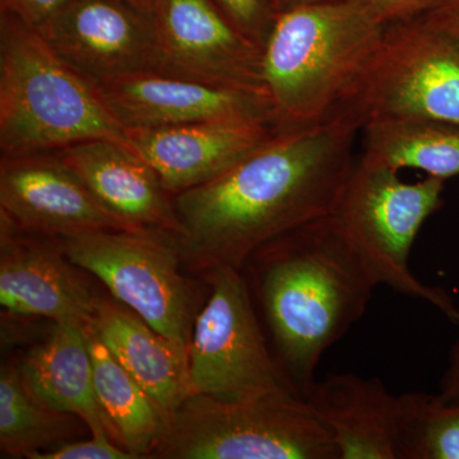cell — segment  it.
Returning <instances> with one entry per match:
<instances>
[{"mask_svg":"<svg viewBox=\"0 0 459 459\" xmlns=\"http://www.w3.org/2000/svg\"><path fill=\"white\" fill-rule=\"evenodd\" d=\"M360 132L342 115L276 132L220 177L175 195L181 259L205 272L241 270L268 241L333 212Z\"/></svg>","mask_w":459,"mask_h":459,"instance_id":"cell-1","label":"cell"},{"mask_svg":"<svg viewBox=\"0 0 459 459\" xmlns=\"http://www.w3.org/2000/svg\"><path fill=\"white\" fill-rule=\"evenodd\" d=\"M240 271L281 373L305 400L323 356L367 313L376 277L332 213L268 241Z\"/></svg>","mask_w":459,"mask_h":459,"instance_id":"cell-2","label":"cell"},{"mask_svg":"<svg viewBox=\"0 0 459 459\" xmlns=\"http://www.w3.org/2000/svg\"><path fill=\"white\" fill-rule=\"evenodd\" d=\"M367 0H334L277 14L262 48V80L277 132L327 122L385 36Z\"/></svg>","mask_w":459,"mask_h":459,"instance_id":"cell-3","label":"cell"},{"mask_svg":"<svg viewBox=\"0 0 459 459\" xmlns=\"http://www.w3.org/2000/svg\"><path fill=\"white\" fill-rule=\"evenodd\" d=\"M92 140L131 147L98 86L66 65L38 30L0 12L2 157Z\"/></svg>","mask_w":459,"mask_h":459,"instance_id":"cell-4","label":"cell"},{"mask_svg":"<svg viewBox=\"0 0 459 459\" xmlns=\"http://www.w3.org/2000/svg\"><path fill=\"white\" fill-rule=\"evenodd\" d=\"M151 458L340 459V453L307 401L277 392L234 402L190 395L170 413Z\"/></svg>","mask_w":459,"mask_h":459,"instance_id":"cell-5","label":"cell"},{"mask_svg":"<svg viewBox=\"0 0 459 459\" xmlns=\"http://www.w3.org/2000/svg\"><path fill=\"white\" fill-rule=\"evenodd\" d=\"M446 180L406 183L398 171L359 160L344 184L334 219L370 268L377 285L429 303L453 325L459 307L442 287L420 281L410 255L420 230L443 204Z\"/></svg>","mask_w":459,"mask_h":459,"instance_id":"cell-6","label":"cell"},{"mask_svg":"<svg viewBox=\"0 0 459 459\" xmlns=\"http://www.w3.org/2000/svg\"><path fill=\"white\" fill-rule=\"evenodd\" d=\"M333 115L360 129L377 117L459 126L458 45L422 17L386 26L369 65Z\"/></svg>","mask_w":459,"mask_h":459,"instance_id":"cell-7","label":"cell"},{"mask_svg":"<svg viewBox=\"0 0 459 459\" xmlns=\"http://www.w3.org/2000/svg\"><path fill=\"white\" fill-rule=\"evenodd\" d=\"M207 277L211 295L195 316L188 346L192 394L234 402L292 392L241 271L213 268Z\"/></svg>","mask_w":459,"mask_h":459,"instance_id":"cell-8","label":"cell"},{"mask_svg":"<svg viewBox=\"0 0 459 459\" xmlns=\"http://www.w3.org/2000/svg\"><path fill=\"white\" fill-rule=\"evenodd\" d=\"M59 241L69 261L101 281L115 300L188 349L197 316L172 235L115 230Z\"/></svg>","mask_w":459,"mask_h":459,"instance_id":"cell-9","label":"cell"},{"mask_svg":"<svg viewBox=\"0 0 459 459\" xmlns=\"http://www.w3.org/2000/svg\"><path fill=\"white\" fill-rule=\"evenodd\" d=\"M159 74L267 96L262 49L230 23L212 0H157Z\"/></svg>","mask_w":459,"mask_h":459,"instance_id":"cell-10","label":"cell"},{"mask_svg":"<svg viewBox=\"0 0 459 459\" xmlns=\"http://www.w3.org/2000/svg\"><path fill=\"white\" fill-rule=\"evenodd\" d=\"M38 31L66 65L95 84L156 71L152 14L119 0H72Z\"/></svg>","mask_w":459,"mask_h":459,"instance_id":"cell-11","label":"cell"},{"mask_svg":"<svg viewBox=\"0 0 459 459\" xmlns=\"http://www.w3.org/2000/svg\"><path fill=\"white\" fill-rule=\"evenodd\" d=\"M0 212L21 229L54 238L137 231L100 204L57 151L2 157Z\"/></svg>","mask_w":459,"mask_h":459,"instance_id":"cell-12","label":"cell"},{"mask_svg":"<svg viewBox=\"0 0 459 459\" xmlns=\"http://www.w3.org/2000/svg\"><path fill=\"white\" fill-rule=\"evenodd\" d=\"M49 237L0 212V305L13 316L91 325L101 299Z\"/></svg>","mask_w":459,"mask_h":459,"instance_id":"cell-13","label":"cell"},{"mask_svg":"<svg viewBox=\"0 0 459 459\" xmlns=\"http://www.w3.org/2000/svg\"><path fill=\"white\" fill-rule=\"evenodd\" d=\"M124 129L198 123H262L276 129L268 96L142 72L96 84Z\"/></svg>","mask_w":459,"mask_h":459,"instance_id":"cell-14","label":"cell"},{"mask_svg":"<svg viewBox=\"0 0 459 459\" xmlns=\"http://www.w3.org/2000/svg\"><path fill=\"white\" fill-rule=\"evenodd\" d=\"M262 123H198L126 129L129 144L172 195L213 180L273 137Z\"/></svg>","mask_w":459,"mask_h":459,"instance_id":"cell-15","label":"cell"},{"mask_svg":"<svg viewBox=\"0 0 459 459\" xmlns=\"http://www.w3.org/2000/svg\"><path fill=\"white\" fill-rule=\"evenodd\" d=\"M100 204L137 231L177 237L174 195L146 160L114 141L80 142L57 151Z\"/></svg>","mask_w":459,"mask_h":459,"instance_id":"cell-16","label":"cell"},{"mask_svg":"<svg viewBox=\"0 0 459 459\" xmlns=\"http://www.w3.org/2000/svg\"><path fill=\"white\" fill-rule=\"evenodd\" d=\"M305 401L328 429L340 459H397V395L382 380L329 373Z\"/></svg>","mask_w":459,"mask_h":459,"instance_id":"cell-17","label":"cell"},{"mask_svg":"<svg viewBox=\"0 0 459 459\" xmlns=\"http://www.w3.org/2000/svg\"><path fill=\"white\" fill-rule=\"evenodd\" d=\"M91 325L166 412H174L192 395L188 349L157 332L126 305L101 299Z\"/></svg>","mask_w":459,"mask_h":459,"instance_id":"cell-18","label":"cell"},{"mask_svg":"<svg viewBox=\"0 0 459 459\" xmlns=\"http://www.w3.org/2000/svg\"><path fill=\"white\" fill-rule=\"evenodd\" d=\"M20 369L29 388L45 403L77 416L90 435L110 437L96 398L86 325L54 323L49 338L27 353Z\"/></svg>","mask_w":459,"mask_h":459,"instance_id":"cell-19","label":"cell"},{"mask_svg":"<svg viewBox=\"0 0 459 459\" xmlns=\"http://www.w3.org/2000/svg\"><path fill=\"white\" fill-rule=\"evenodd\" d=\"M96 398L111 439L134 459L151 458L164 437L170 413L131 376L87 325Z\"/></svg>","mask_w":459,"mask_h":459,"instance_id":"cell-20","label":"cell"},{"mask_svg":"<svg viewBox=\"0 0 459 459\" xmlns=\"http://www.w3.org/2000/svg\"><path fill=\"white\" fill-rule=\"evenodd\" d=\"M361 160L448 180L459 175V126L412 117H377L361 128Z\"/></svg>","mask_w":459,"mask_h":459,"instance_id":"cell-21","label":"cell"},{"mask_svg":"<svg viewBox=\"0 0 459 459\" xmlns=\"http://www.w3.org/2000/svg\"><path fill=\"white\" fill-rule=\"evenodd\" d=\"M77 416L41 401L29 388L20 365L0 370V452L3 457L35 459L78 433ZM82 422V421H81Z\"/></svg>","mask_w":459,"mask_h":459,"instance_id":"cell-22","label":"cell"},{"mask_svg":"<svg viewBox=\"0 0 459 459\" xmlns=\"http://www.w3.org/2000/svg\"><path fill=\"white\" fill-rule=\"evenodd\" d=\"M397 459H459V402L440 394L397 395Z\"/></svg>","mask_w":459,"mask_h":459,"instance_id":"cell-23","label":"cell"},{"mask_svg":"<svg viewBox=\"0 0 459 459\" xmlns=\"http://www.w3.org/2000/svg\"><path fill=\"white\" fill-rule=\"evenodd\" d=\"M230 23L256 47H264L276 22L271 0H212Z\"/></svg>","mask_w":459,"mask_h":459,"instance_id":"cell-24","label":"cell"},{"mask_svg":"<svg viewBox=\"0 0 459 459\" xmlns=\"http://www.w3.org/2000/svg\"><path fill=\"white\" fill-rule=\"evenodd\" d=\"M35 459H134L108 435H91L89 439L68 442L39 455Z\"/></svg>","mask_w":459,"mask_h":459,"instance_id":"cell-25","label":"cell"},{"mask_svg":"<svg viewBox=\"0 0 459 459\" xmlns=\"http://www.w3.org/2000/svg\"><path fill=\"white\" fill-rule=\"evenodd\" d=\"M72 0H0V12L13 14L39 30Z\"/></svg>","mask_w":459,"mask_h":459,"instance_id":"cell-26","label":"cell"},{"mask_svg":"<svg viewBox=\"0 0 459 459\" xmlns=\"http://www.w3.org/2000/svg\"><path fill=\"white\" fill-rule=\"evenodd\" d=\"M385 25L413 20L427 13L437 0H367Z\"/></svg>","mask_w":459,"mask_h":459,"instance_id":"cell-27","label":"cell"},{"mask_svg":"<svg viewBox=\"0 0 459 459\" xmlns=\"http://www.w3.org/2000/svg\"><path fill=\"white\" fill-rule=\"evenodd\" d=\"M420 17L459 47V0H437L427 13Z\"/></svg>","mask_w":459,"mask_h":459,"instance_id":"cell-28","label":"cell"},{"mask_svg":"<svg viewBox=\"0 0 459 459\" xmlns=\"http://www.w3.org/2000/svg\"><path fill=\"white\" fill-rule=\"evenodd\" d=\"M440 397L449 402H459V341L449 353L448 367L440 380Z\"/></svg>","mask_w":459,"mask_h":459,"instance_id":"cell-29","label":"cell"},{"mask_svg":"<svg viewBox=\"0 0 459 459\" xmlns=\"http://www.w3.org/2000/svg\"><path fill=\"white\" fill-rule=\"evenodd\" d=\"M277 14L291 9L307 7V5L323 4V3L334 2V0H271Z\"/></svg>","mask_w":459,"mask_h":459,"instance_id":"cell-30","label":"cell"},{"mask_svg":"<svg viewBox=\"0 0 459 459\" xmlns=\"http://www.w3.org/2000/svg\"><path fill=\"white\" fill-rule=\"evenodd\" d=\"M119 2L126 3V4L131 5V7L138 9V11L152 14L153 16L157 0H119Z\"/></svg>","mask_w":459,"mask_h":459,"instance_id":"cell-31","label":"cell"}]
</instances>
